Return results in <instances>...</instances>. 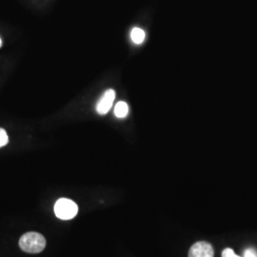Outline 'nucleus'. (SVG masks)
Returning a JSON list of instances; mask_svg holds the SVG:
<instances>
[{"instance_id":"1","label":"nucleus","mask_w":257,"mask_h":257,"mask_svg":"<svg viewBox=\"0 0 257 257\" xmlns=\"http://www.w3.org/2000/svg\"><path fill=\"white\" fill-rule=\"evenodd\" d=\"M19 247L28 253H39L46 247V239L38 232H27L19 239Z\"/></svg>"},{"instance_id":"2","label":"nucleus","mask_w":257,"mask_h":257,"mask_svg":"<svg viewBox=\"0 0 257 257\" xmlns=\"http://www.w3.org/2000/svg\"><path fill=\"white\" fill-rule=\"evenodd\" d=\"M78 206L76 203L68 198H60L55 204V213L61 220H71L76 216Z\"/></svg>"},{"instance_id":"3","label":"nucleus","mask_w":257,"mask_h":257,"mask_svg":"<svg viewBox=\"0 0 257 257\" xmlns=\"http://www.w3.org/2000/svg\"><path fill=\"white\" fill-rule=\"evenodd\" d=\"M214 249L210 243L199 241L193 244L190 248L189 257H213Z\"/></svg>"},{"instance_id":"4","label":"nucleus","mask_w":257,"mask_h":257,"mask_svg":"<svg viewBox=\"0 0 257 257\" xmlns=\"http://www.w3.org/2000/svg\"><path fill=\"white\" fill-rule=\"evenodd\" d=\"M115 99V92L110 89L103 93L101 98L96 104V111L98 114L104 115L110 111Z\"/></svg>"},{"instance_id":"5","label":"nucleus","mask_w":257,"mask_h":257,"mask_svg":"<svg viewBox=\"0 0 257 257\" xmlns=\"http://www.w3.org/2000/svg\"><path fill=\"white\" fill-rule=\"evenodd\" d=\"M145 38H146V34H145V32L142 29L136 27L132 30V32H131V39H132V41L135 44H137V45L142 44L144 42Z\"/></svg>"},{"instance_id":"6","label":"nucleus","mask_w":257,"mask_h":257,"mask_svg":"<svg viewBox=\"0 0 257 257\" xmlns=\"http://www.w3.org/2000/svg\"><path fill=\"white\" fill-rule=\"evenodd\" d=\"M128 113V106L126 102L119 101L114 107V115L117 118H125Z\"/></svg>"},{"instance_id":"7","label":"nucleus","mask_w":257,"mask_h":257,"mask_svg":"<svg viewBox=\"0 0 257 257\" xmlns=\"http://www.w3.org/2000/svg\"><path fill=\"white\" fill-rule=\"evenodd\" d=\"M9 142V138L4 128H0V148L4 147L8 144Z\"/></svg>"},{"instance_id":"8","label":"nucleus","mask_w":257,"mask_h":257,"mask_svg":"<svg viewBox=\"0 0 257 257\" xmlns=\"http://www.w3.org/2000/svg\"><path fill=\"white\" fill-rule=\"evenodd\" d=\"M222 257H241L235 254V252L233 251L232 248H225L222 252Z\"/></svg>"},{"instance_id":"9","label":"nucleus","mask_w":257,"mask_h":257,"mask_svg":"<svg viewBox=\"0 0 257 257\" xmlns=\"http://www.w3.org/2000/svg\"><path fill=\"white\" fill-rule=\"evenodd\" d=\"M243 257H257L256 249L253 248H248L245 249Z\"/></svg>"},{"instance_id":"10","label":"nucleus","mask_w":257,"mask_h":257,"mask_svg":"<svg viewBox=\"0 0 257 257\" xmlns=\"http://www.w3.org/2000/svg\"><path fill=\"white\" fill-rule=\"evenodd\" d=\"M2 46V40H1V38H0V48Z\"/></svg>"}]
</instances>
